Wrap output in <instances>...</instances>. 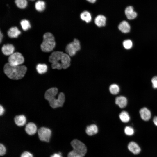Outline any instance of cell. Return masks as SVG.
I'll return each instance as SVG.
<instances>
[{
	"label": "cell",
	"mask_w": 157,
	"mask_h": 157,
	"mask_svg": "<svg viewBox=\"0 0 157 157\" xmlns=\"http://www.w3.org/2000/svg\"><path fill=\"white\" fill-rule=\"evenodd\" d=\"M140 114L141 118L144 121H148L151 118V112L147 108L144 107L141 108L140 110Z\"/></svg>",
	"instance_id": "cell-10"
},
{
	"label": "cell",
	"mask_w": 157,
	"mask_h": 157,
	"mask_svg": "<svg viewBox=\"0 0 157 157\" xmlns=\"http://www.w3.org/2000/svg\"><path fill=\"white\" fill-rule=\"evenodd\" d=\"M15 3L17 6L21 9L25 8L27 4L26 0H15Z\"/></svg>",
	"instance_id": "cell-25"
},
{
	"label": "cell",
	"mask_w": 157,
	"mask_h": 157,
	"mask_svg": "<svg viewBox=\"0 0 157 157\" xmlns=\"http://www.w3.org/2000/svg\"><path fill=\"white\" fill-rule=\"evenodd\" d=\"M98 131L97 127L95 124H92L88 126L86 129V133L90 136H92L97 134Z\"/></svg>",
	"instance_id": "cell-19"
},
{
	"label": "cell",
	"mask_w": 157,
	"mask_h": 157,
	"mask_svg": "<svg viewBox=\"0 0 157 157\" xmlns=\"http://www.w3.org/2000/svg\"><path fill=\"white\" fill-rule=\"evenodd\" d=\"M109 89L110 93L114 95L118 94L119 93L120 90L119 86L115 84L111 85L109 87Z\"/></svg>",
	"instance_id": "cell-24"
},
{
	"label": "cell",
	"mask_w": 157,
	"mask_h": 157,
	"mask_svg": "<svg viewBox=\"0 0 157 157\" xmlns=\"http://www.w3.org/2000/svg\"><path fill=\"white\" fill-rule=\"evenodd\" d=\"M153 121L154 124L157 126V116H155L154 117Z\"/></svg>",
	"instance_id": "cell-34"
},
{
	"label": "cell",
	"mask_w": 157,
	"mask_h": 157,
	"mask_svg": "<svg viewBox=\"0 0 157 157\" xmlns=\"http://www.w3.org/2000/svg\"><path fill=\"white\" fill-rule=\"evenodd\" d=\"M119 117L123 122L126 123L129 122L130 117L128 113L125 111H122L119 115Z\"/></svg>",
	"instance_id": "cell-21"
},
{
	"label": "cell",
	"mask_w": 157,
	"mask_h": 157,
	"mask_svg": "<svg viewBox=\"0 0 157 157\" xmlns=\"http://www.w3.org/2000/svg\"><path fill=\"white\" fill-rule=\"evenodd\" d=\"M67 53L60 51L52 53L49 58V61L51 63L53 69H66L70 65L71 59Z\"/></svg>",
	"instance_id": "cell-1"
},
{
	"label": "cell",
	"mask_w": 157,
	"mask_h": 157,
	"mask_svg": "<svg viewBox=\"0 0 157 157\" xmlns=\"http://www.w3.org/2000/svg\"><path fill=\"white\" fill-rule=\"evenodd\" d=\"M81 19L87 23L90 22L91 20L92 17L90 13L88 11L82 12L80 14Z\"/></svg>",
	"instance_id": "cell-20"
},
{
	"label": "cell",
	"mask_w": 157,
	"mask_h": 157,
	"mask_svg": "<svg viewBox=\"0 0 157 157\" xmlns=\"http://www.w3.org/2000/svg\"><path fill=\"white\" fill-rule=\"evenodd\" d=\"M106 17L102 15H97L94 20V23L95 24L99 27L105 26L106 24Z\"/></svg>",
	"instance_id": "cell-15"
},
{
	"label": "cell",
	"mask_w": 157,
	"mask_h": 157,
	"mask_svg": "<svg viewBox=\"0 0 157 157\" xmlns=\"http://www.w3.org/2000/svg\"><path fill=\"white\" fill-rule=\"evenodd\" d=\"M30 0V1H34V0Z\"/></svg>",
	"instance_id": "cell-37"
},
{
	"label": "cell",
	"mask_w": 157,
	"mask_h": 157,
	"mask_svg": "<svg viewBox=\"0 0 157 157\" xmlns=\"http://www.w3.org/2000/svg\"><path fill=\"white\" fill-rule=\"evenodd\" d=\"M151 81L153 87L154 89H157V76L154 77L152 78Z\"/></svg>",
	"instance_id": "cell-29"
},
{
	"label": "cell",
	"mask_w": 157,
	"mask_h": 157,
	"mask_svg": "<svg viewBox=\"0 0 157 157\" xmlns=\"http://www.w3.org/2000/svg\"><path fill=\"white\" fill-rule=\"evenodd\" d=\"M6 148L2 144H0V155L2 156L4 155L6 152Z\"/></svg>",
	"instance_id": "cell-30"
},
{
	"label": "cell",
	"mask_w": 157,
	"mask_h": 157,
	"mask_svg": "<svg viewBox=\"0 0 157 157\" xmlns=\"http://www.w3.org/2000/svg\"><path fill=\"white\" fill-rule=\"evenodd\" d=\"M24 57L19 52L13 53L8 58V63L13 66L19 65L24 62Z\"/></svg>",
	"instance_id": "cell-7"
},
{
	"label": "cell",
	"mask_w": 157,
	"mask_h": 157,
	"mask_svg": "<svg viewBox=\"0 0 157 157\" xmlns=\"http://www.w3.org/2000/svg\"><path fill=\"white\" fill-rule=\"evenodd\" d=\"M56 45L55 38L53 35L47 32L43 35V40L41 45L42 50L44 52H50L53 50Z\"/></svg>",
	"instance_id": "cell-5"
},
{
	"label": "cell",
	"mask_w": 157,
	"mask_h": 157,
	"mask_svg": "<svg viewBox=\"0 0 157 157\" xmlns=\"http://www.w3.org/2000/svg\"><path fill=\"white\" fill-rule=\"evenodd\" d=\"M115 103L120 108H124L126 106L127 101L126 97L120 96L116 97Z\"/></svg>",
	"instance_id": "cell-14"
},
{
	"label": "cell",
	"mask_w": 157,
	"mask_h": 157,
	"mask_svg": "<svg viewBox=\"0 0 157 157\" xmlns=\"http://www.w3.org/2000/svg\"><path fill=\"white\" fill-rule=\"evenodd\" d=\"M124 47L127 49H130L132 47L133 43L130 40L128 39L124 40L123 43Z\"/></svg>",
	"instance_id": "cell-28"
},
{
	"label": "cell",
	"mask_w": 157,
	"mask_h": 157,
	"mask_svg": "<svg viewBox=\"0 0 157 157\" xmlns=\"http://www.w3.org/2000/svg\"><path fill=\"white\" fill-rule=\"evenodd\" d=\"M21 33L20 31L16 27L11 28L7 32L8 36L12 38H17Z\"/></svg>",
	"instance_id": "cell-17"
},
{
	"label": "cell",
	"mask_w": 157,
	"mask_h": 157,
	"mask_svg": "<svg viewBox=\"0 0 157 157\" xmlns=\"http://www.w3.org/2000/svg\"><path fill=\"white\" fill-rule=\"evenodd\" d=\"M21 157H33V154L31 153L25 151L23 152L21 155Z\"/></svg>",
	"instance_id": "cell-31"
},
{
	"label": "cell",
	"mask_w": 157,
	"mask_h": 157,
	"mask_svg": "<svg viewBox=\"0 0 157 157\" xmlns=\"http://www.w3.org/2000/svg\"><path fill=\"white\" fill-rule=\"evenodd\" d=\"M25 130L28 134L30 135H33L37 131L36 126L34 123L29 122L26 125Z\"/></svg>",
	"instance_id": "cell-13"
},
{
	"label": "cell",
	"mask_w": 157,
	"mask_h": 157,
	"mask_svg": "<svg viewBox=\"0 0 157 157\" xmlns=\"http://www.w3.org/2000/svg\"><path fill=\"white\" fill-rule=\"evenodd\" d=\"M125 13L127 19H133L137 16V13L134 11L133 7L131 6L126 8Z\"/></svg>",
	"instance_id": "cell-11"
},
{
	"label": "cell",
	"mask_w": 157,
	"mask_h": 157,
	"mask_svg": "<svg viewBox=\"0 0 157 157\" xmlns=\"http://www.w3.org/2000/svg\"><path fill=\"white\" fill-rule=\"evenodd\" d=\"M81 49V45L79 40L74 39L73 41L68 44L65 48L67 54L70 56H72Z\"/></svg>",
	"instance_id": "cell-6"
},
{
	"label": "cell",
	"mask_w": 157,
	"mask_h": 157,
	"mask_svg": "<svg viewBox=\"0 0 157 157\" xmlns=\"http://www.w3.org/2000/svg\"><path fill=\"white\" fill-rule=\"evenodd\" d=\"M14 121L16 124L18 126H22L26 123V118L23 115H17L14 118Z\"/></svg>",
	"instance_id": "cell-18"
},
{
	"label": "cell",
	"mask_w": 157,
	"mask_h": 157,
	"mask_svg": "<svg viewBox=\"0 0 157 157\" xmlns=\"http://www.w3.org/2000/svg\"><path fill=\"white\" fill-rule=\"evenodd\" d=\"M58 92L57 88H51L47 90L45 93V99L49 101L50 106L53 108L62 106L65 101V96L63 92L59 93L57 99L55 98Z\"/></svg>",
	"instance_id": "cell-2"
},
{
	"label": "cell",
	"mask_w": 157,
	"mask_h": 157,
	"mask_svg": "<svg viewBox=\"0 0 157 157\" xmlns=\"http://www.w3.org/2000/svg\"><path fill=\"white\" fill-rule=\"evenodd\" d=\"M128 148L130 151L135 155L138 154L141 150L139 145L134 141H131L129 143Z\"/></svg>",
	"instance_id": "cell-9"
},
{
	"label": "cell",
	"mask_w": 157,
	"mask_h": 157,
	"mask_svg": "<svg viewBox=\"0 0 157 157\" xmlns=\"http://www.w3.org/2000/svg\"><path fill=\"white\" fill-rule=\"evenodd\" d=\"M20 24L22 29L26 31L31 27V26L29 21L26 19L22 20L20 22Z\"/></svg>",
	"instance_id": "cell-26"
},
{
	"label": "cell",
	"mask_w": 157,
	"mask_h": 157,
	"mask_svg": "<svg viewBox=\"0 0 157 157\" xmlns=\"http://www.w3.org/2000/svg\"><path fill=\"white\" fill-rule=\"evenodd\" d=\"M124 132L126 135L128 136H132L134 133L133 129L130 126H126L124 129Z\"/></svg>",
	"instance_id": "cell-27"
},
{
	"label": "cell",
	"mask_w": 157,
	"mask_h": 157,
	"mask_svg": "<svg viewBox=\"0 0 157 157\" xmlns=\"http://www.w3.org/2000/svg\"><path fill=\"white\" fill-rule=\"evenodd\" d=\"M119 29L122 33H126L129 32L130 26L128 23L125 21H123L119 24L118 27Z\"/></svg>",
	"instance_id": "cell-16"
},
{
	"label": "cell",
	"mask_w": 157,
	"mask_h": 157,
	"mask_svg": "<svg viewBox=\"0 0 157 157\" xmlns=\"http://www.w3.org/2000/svg\"><path fill=\"white\" fill-rule=\"evenodd\" d=\"M73 150L68 154V157H83L87 152V148L83 142L75 139L71 143Z\"/></svg>",
	"instance_id": "cell-4"
},
{
	"label": "cell",
	"mask_w": 157,
	"mask_h": 157,
	"mask_svg": "<svg viewBox=\"0 0 157 157\" xmlns=\"http://www.w3.org/2000/svg\"><path fill=\"white\" fill-rule=\"evenodd\" d=\"M88 1L91 3H94L95 2L96 0H86Z\"/></svg>",
	"instance_id": "cell-35"
},
{
	"label": "cell",
	"mask_w": 157,
	"mask_h": 157,
	"mask_svg": "<svg viewBox=\"0 0 157 157\" xmlns=\"http://www.w3.org/2000/svg\"><path fill=\"white\" fill-rule=\"evenodd\" d=\"M15 48L11 44L4 45L2 48V51L3 54L6 55H10L14 53Z\"/></svg>",
	"instance_id": "cell-12"
},
{
	"label": "cell",
	"mask_w": 157,
	"mask_h": 157,
	"mask_svg": "<svg viewBox=\"0 0 157 157\" xmlns=\"http://www.w3.org/2000/svg\"><path fill=\"white\" fill-rule=\"evenodd\" d=\"M37 72L40 74H43L46 73L47 70V67L45 64H39L36 67Z\"/></svg>",
	"instance_id": "cell-23"
},
{
	"label": "cell",
	"mask_w": 157,
	"mask_h": 157,
	"mask_svg": "<svg viewBox=\"0 0 157 157\" xmlns=\"http://www.w3.org/2000/svg\"><path fill=\"white\" fill-rule=\"evenodd\" d=\"M27 70L25 65L13 66L8 63L5 64L3 67L5 74L10 79L18 80L22 78L25 75Z\"/></svg>",
	"instance_id": "cell-3"
},
{
	"label": "cell",
	"mask_w": 157,
	"mask_h": 157,
	"mask_svg": "<svg viewBox=\"0 0 157 157\" xmlns=\"http://www.w3.org/2000/svg\"><path fill=\"white\" fill-rule=\"evenodd\" d=\"M50 157H63L62 156L61 153L60 152L58 153H54L51 155Z\"/></svg>",
	"instance_id": "cell-32"
},
{
	"label": "cell",
	"mask_w": 157,
	"mask_h": 157,
	"mask_svg": "<svg viewBox=\"0 0 157 157\" xmlns=\"http://www.w3.org/2000/svg\"><path fill=\"white\" fill-rule=\"evenodd\" d=\"M4 109L2 106L0 105V115H2L4 113Z\"/></svg>",
	"instance_id": "cell-33"
},
{
	"label": "cell",
	"mask_w": 157,
	"mask_h": 157,
	"mask_svg": "<svg viewBox=\"0 0 157 157\" xmlns=\"http://www.w3.org/2000/svg\"><path fill=\"white\" fill-rule=\"evenodd\" d=\"M45 3L43 1L38 0L35 3V7L37 11L39 12H42L45 8Z\"/></svg>",
	"instance_id": "cell-22"
},
{
	"label": "cell",
	"mask_w": 157,
	"mask_h": 157,
	"mask_svg": "<svg viewBox=\"0 0 157 157\" xmlns=\"http://www.w3.org/2000/svg\"><path fill=\"white\" fill-rule=\"evenodd\" d=\"M39 138L41 141L48 142L51 135V130L49 128L42 127L38 130Z\"/></svg>",
	"instance_id": "cell-8"
},
{
	"label": "cell",
	"mask_w": 157,
	"mask_h": 157,
	"mask_svg": "<svg viewBox=\"0 0 157 157\" xmlns=\"http://www.w3.org/2000/svg\"><path fill=\"white\" fill-rule=\"evenodd\" d=\"M0 42L1 43L2 41V39L3 37V35L1 33V31H0Z\"/></svg>",
	"instance_id": "cell-36"
}]
</instances>
